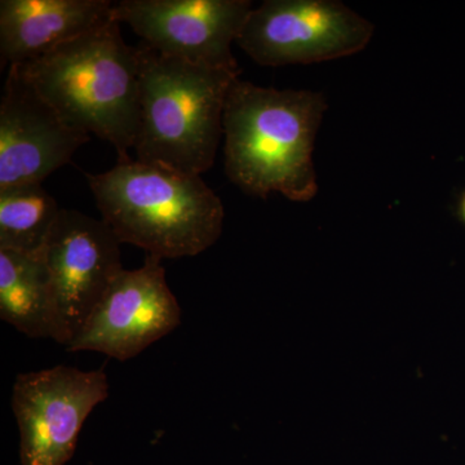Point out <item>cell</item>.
<instances>
[{"instance_id": "1", "label": "cell", "mask_w": 465, "mask_h": 465, "mask_svg": "<svg viewBox=\"0 0 465 465\" xmlns=\"http://www.w3.org/2000/svg\"><path fill=\"white\" fill-rule=\"evenodd\" d=\"M323 94L275 90L235 79L223 116L226 176L246 194L292 202L318 194L314 145L327 112Z\"/></svg>"}, {"instance_id": "2", "label": "cell", "mask_w": 465, "mask_h": 465, "mask_svg": "<svg viewBox=\"0 0 465 465\" xmlns=\"http://www.w3.org/2000/svg\"><path fill=\"white\" fill-rule=\"evenodd\" d=\"M87 180L101 219L148 255L197 256L222 235L224 206L200 174L127 159Z\"/></svg>"}, {"instance_id": "3", "label": "cell", "mask_w": 465, "mask_h": 465, "mask_svg": "<svg viewBox=\"0 0 465 465\" xmlns=\"http://www.w3.org/2000/svg\"><path fill=\"white\" fill-rule=\"evenodd\" d=\"M110 23L20 65L67 124L112 143L131 159L140 124L139 48Z\"/></svg>"}, {"instance_id": "4", "label": "cell", "mask_w": 465, "mask_h": 465, "mask_svg": "<svg viewBox=\"0 0 465 465\" xmlns=\"http://www.w3.org/2000/svg\"><path fill=\"white\" fill-rule=\"evenodd\" d=\"M241 74L139 47L137 161L179 173H207L223 136L229 88Z\"/></svg>"}, {"instance_id": "5", "label": "cell", "mask_w": 465, "mask_h": 465, "mask_svg": "<svg viewBox=\"0 0 465 465\" xmlns=\"http://www.w3.org/2000/svg\"><path fill=\"white\" fill-rule=\"evenodd\" d=\"M374 32L339 0H265L251 11L237 45L262 66L311 65L360 54Z\"/></svg>"}, {"instance_id": "6", "label": "cell", "mask_w": 465, "mask_h": 465, "mask_svg": "<svg viewBox=\"0 0 465 465\" xmlns=\"http://www.w3.org/2000/svg\"><path fill=\"white\" fill-rule=\"evenodd\" d=\"M121 244L103 219L61 210L42 252L50 275L51 339L69 347L116 275Z\"/></svg>"}, {"instance_id": "7", "label": "cell", "mask_w": 465, "mask_h": 465, "mask_svg": "<svg viewBox=\"0 0 465 465\" xmlns=\"http://www.w3.org/2000/svg\"><path fill=\"white\" fill-rule=\"evenodd\" d=\"M108 397L103 369L54 366L18 375L12 407L20 430L21 464L65 465L84 421Z\"/></svg>"}, {"instance_id": "8", "label": "cell", "mask_w": 465, "mask_h": 465, "mask_svg": "<svg viewBox=\"0 0 465 465\" xmlns=\"http://www.w3.org/2000/svg\"><path fill=\"white\" fill-rule=\"evenodd\" d=\"M252 9L250 0H122L113 21L162 54L241 74L232 45Z\"/></svg>"}, {"instance_id": "9", "label": "cell", "mask_w": 465, "mask_h": 465, "mask_svg": "<svg viewBox=\"0 0 465 465\" xmlns=\"http://www.w3.org/2000/svg\"><path fill=\"white\" fill-rule=\"evenodd\" d=\"M182 323V307L168 287L162 259L146 256L140 269L122 271L69 351H94L118 361L139 356Z\"/></svg>"}, {"instance_id": "10", "label": "cell", "mask_w": 465, "mask_h": 465, "mask_svg": "<svg viewBox=\"0 0 465 465\" xmlns=\"http://www.w3.org/2000/svg\"><path fill=\"white\" fill-rule=\"evenodd\" d=\"M90 134L43 99L20 65H9L0 104V189L42 183L72 162Z\"/></svg>"}, {"instance_id": "11", "label": "cell", "mask_w": 465, "mask_h": 465, "mask_svg": "<svg viewBox=\"0 0 465 465\" xmlns=\"http://www.w3.org/2000/svg\"><path fill=\"white\" fill-rule=\"evenodd\" d=\"M109 0H2L0 56L15 65L48 54L113 21Z\"/></svg>"}, {"instance_id": "12", "label": "cell", "mask_w": 465, "mask_h": 465, "mask_svg": "<svg viewBox=\"0 0 465 465\" xmlns=\"http://www.w3.org/2000/svg\"><path fill=\"white\" fill-rule=\"evenodd\" d=\"M0 318L27 338H51L50 275L42 255L0 249Z\"/></svg>"}, {"instance_id": "13", "label": "cell", "mask_w": 465, "mask_h": 465, "mask_svg": "<svg viewBox=\"0 0 465 465\" xmlns=\"http://www.w3.org/2000/svg\"><path fill=\"white\" fill-rule=\"evenodd\" d=\"M61 210L42 183L0 189V249L42 255Z\"/></svg>"}, {"instance_id": "14", "label": "cell", "mask_w": 465, "mask_h": 465, "mask_svg": "<svg viewBox=\"0 0 465 465\" xmlns=\"http://www.w3.org/2000/svg\"><path fill=\"white\" fill-rule=\"evenodd\" d=\"M460 213H461V219H463V222L465 224V194L463 195V198H461V202H460Z\"/></svg>"}]
</instances>
